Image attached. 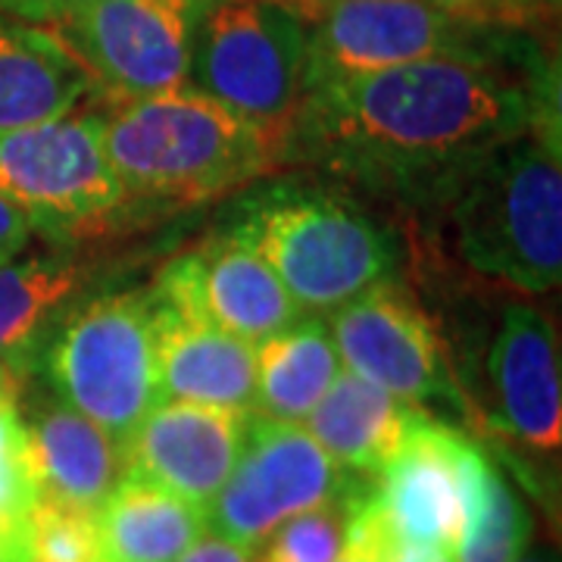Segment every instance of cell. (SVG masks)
Listing matches in <instances>:
<instances>
[{
    "label": "cell",
    "mask_w": 562,
    "mask_h": 562,
    "mask_svg": "<svg viewBox=\"0 0 562 562\" xmlns=\"http://www.w3.org/2000/svg\"><path fill=\"white\" fill-rule=\"evenodd\" d=\"M557 98V69L509 35L472 57H431L310 85L279 157L413 206L447 203L503 140L560 125Z\"/></svg>",
    "instance_id": "cell-1"
},
{
    "label": "cell",
    "mask_w": 562,
    "mask_h": 562,
    "mask_svg": "<svg viewBox=\"0 0 562 562\" xmlns=\"http://www.w3.org/2000/svg\"><path fill=\"white\" fill-rule=\"evenodd\" d=\"M98 120L122 198L135 201L203 203L257 181L279 160L262 128L191 85L110 101Z\"/></svg>",
    "instance_id": "cell-2"
},
{
    "label": "cell",
    "mask_w": 562,
    "mask_h": 562,
    "mask_svg": "<svg viewBox=\"0 0 562 562\" xmlns=\"http://www.w3.org/2000/svg\"><path fill=\"white\" fill-rule=\"evenodd\" d=\"M462 260L528 294L562 279L560 125H535L503 140L450 194Z\"/></svg>",
    "instance_id": "cell-3"
},
{
    "label": "cell",
    "mask_w": 562,
    "mask_h": 562,
    "mask_svg": "<svg viewBox=\"0 0 562 562\" xmlns=\"http://www.w3.org/2000/svg\"><path fill=\"white\" fill-rule=\"evenodd\" d=\"M232 232L310 313H335L397 269L394 235L350 198L313 184L288 181L250 194Z\"/></svg>",
    "instance_id": "cell-4"
},
{
    "label": "cell",
    "mask_w": 562,
    "mask_h": 562,
    "mask_svg": "<svg viewBox=\"0 0 562 562\" xmlns=\"http://www.w3.org/2000/svg\"><path fill=\"white\" fill-rule=\"evenodd\" d=\"M38 362L54 397L125 450L144 416L162 403L150 291H113L72 306Z\"/></svg>",
    "instance_id": "cell-5"
},
{
    "label": "cell",
    "mask_w": 562,
    "mask_h": 562,
    "mask_svg": "<svg viewBox=\"0 0 562 562\" xmlns=\"http://www.w3.org/2000/svg\"><path fill=\"white\" fill-rule=\"evenodd\" d=\"M188 85L279 140L306 88V22L288 0H210Z\"/></svg>",
    "instance_id": "cell-6"
},
{
    "label": "cell",
    "mask_w": 562,
    "mask_h": 562,
    "mask_svg": "<svg viewBox=\"0 0 562 562\" xmlns=\"http://www.w3.org/2000/svg\"><path fill=\"white\" fill-rule=\"evenodd\" d=\"M306 22V88L431 57H472L509 38L425 0H288ZM303 88V91H306Z\"/></svg>",
    "instance_id": "cell-7"
},
{
    "label": "cell",
    "mask_w": 562,
    "mask_h": 562,
    "mask_svg": "<svg viewBox=\"0 0 562 562\" xmlns=\"http://www.w3.org/2000/svg\"><path fill=\"white\" fill-rule=\"evenodd\" d=\"M0 198L10 201L41 235L76 232L122 206V188L101 120L60 116L0 132Z\"/></svg>",
    "instance_id": "cell-8"
},
{
    "label": "cell",
    "mask_w": 562,
    "mask_h": 562,
    "mask_svg": "<svg viewBox=\"0 0 562 562\" xmlns=\"http://www.w3.org/2000/svg\"><path fill=\"white\" fill-rule=\"evenodd\" d=\"M210 0H91L50 32L110 101L150 98L188 85L191 41Z\"/></svg>",
    "instance_id": "cell-9"
},
{
    "label": "cell",
    "mask_w": 562,
    "mask_h": 562,
    "mask_svg": "<svg viewBox=\"0 0 562 562\" xmlns=\"http://www.w3.org/2000/svg\"><path fill=\"white\" fill-rule=\"evenodd\" d=\"M350 475L306 428L254 416L241 460L206 503L203 522L220 538L260 550L279 525L335 501Z\"/></svg>",
    "instance_id": "cell-10"
},
{
    "label": "cell",
    "mask_w": 562,
    "mask_h": 562,
    "mask_svg": "<svg viewBox=\"0 0 562 562\" xmlns=\"http://www.w3.org/2000/svg\"><path fill=\"white\" fill-rule=\"evenodd\" d=\"M331 338L341 362L403 401H460L441 338L422 306L391 279L335 310Z\"/></svg>",
    "instance_id": "cell-11"
},
{
    "label": "cell",
    "mask_w": 562,
    "mask_h": 562,
    "mask_svg": "<svg viewBox=\"0 0 562 562\" xmlns=\"http://www.w3.org/2000/svg\"><path fill=\"white\" fill-rule=\"evenodd\" d=\"M150 297L213 322L254 347L301 319V306L272 266L232 228L169 262Z\"/></svg>",
    "instance_id": "cell-12"
},
{
    "label": "cell",
    "mask_w": 562,
    "mask_h": 562,
    "mask_svg": "<svg viewBox=\"0 0 562 562\" xmlns=\"http://www.w3.org/2000/svg\"><path fill=\"white\" fill-rule=\"evenodd\" d=\"M250 419L210 403H157L125 443V475L206 509L241 460Z\"/></svg>",
    "instance_id": "cell-13"
},
{
    "label": "cell",
    "mask_w": 562,
    "mask_h": 562,
    "mask_svg": "<svg viewBox=\"0 0 562 562\" xmlns=\"http://www.w3.org/2000/svg\"><path fill=\"white\" fill-rule=\"evenodd\" d=\"M487 375L503 435L535 453H557L562 443L560 341L538 306H506L491 344Z\"/></svg>",
    "instance_id": "cell-14"
},
{
    "label": "cell",
    "mask_w": 562,
    "mask_h": 562,
    "mask_svg": "<svg viewBox=\"0 0 562 562\" xmlns=\"http://www.w3.org/2000/svg\"><path fill=\"white\" fill-rule=\"evenodd\" d=\"M457 447V428L422 416L401 443V450L375 475V503L397 550H457L462 522Z\"/></svg>",
    "instance_id": "cell-15"
},
{
    "label": "cell",
    "mask_w": 562,
    "mask_h": 562,
    "mask_svg": "<svg viewBox=\"0 0 562 562\" xmlns=\"http://www.w3.org/2000/svg\"><path fill=\"white\" fill-rule=\"evenodd\" d=\"M154 303V350L162 401H188L254 413L257 347L213 322Z\"/></svg>",
    "instance_id": "cell-16"
},
{
    "label": "cell",
    "mask_w": 562,
    "mask_h": 562,
    "mask_svg": "<svg viewBox=\"0 0 562 562\" xmlns=\"http://www.w3.org/2000/svg\"><path fill=\"white\" fill-rule=\"evenodd\" d=\"M22 425L38 503L94 516L125 479V450L63 401L41 403Z\"/></svg>",
    "instance_id": "cell-17"
},
{
    "label": "cell",
    "mask_w": 562,
    "mask_h": 562,
    "mask_svg": "<svg viewBox=\"0 0 562 562\" xmlns=\"http://www.w3.org/2000/svg\"><path fill=\"white\" fill-rule=\"evenodd\" d=\"M94 81L50 29L0 10V132L69 116Z\"/></svg>",
    "instance_id": "cell-18"
},
{
    "label": "cell",
    "mask_w": 562,
    "mask_h": 562,
    "mask_svg": "<svg viewBox=\"0 0 562 562\" xmlns=\"http://www.w3.org/2000/svg\"><path fill=\"white\" fill-rule=\"evenodd\" d=\"M88 262L54 244L0 262V362L16 375L38 362L60 319L88 284Z\"/></svg>",
    "instance_id": "cell-19"
},
{
    "label": "cell",
    "mask_w": 562,
    "mask_h": 562,
    "mask_svg": "<svg viewBox=\"0 0 562 562\" xmlns=\"http://www.w3.org/2000/svg\"><path fill=\"white\" fill-rule=\"evenodd\" d=\"M422 416L425 413L416 403L366 382L350 369H341L303 422L313 441L344 472L375 479Z\"/></svg>",
    "instance_id": "cell-20"
},
{
    "label": "cell",
    "mask_w": 562,
    "mask_h": 562,
    "mask_svg": "<svg viewBox=\"0 0 562 562\" xmlns=\"http://www.w3.org/2000/svg\"><path fill=\"white\" fill-rule=\"evenodd\" d=\"M91 522L101 562H176L206 531L201 506L128 475Z\"/></svg>",
    "instance_id": "cell-21"
},
{
    "label": "cell",
    "mask_w": 562,
    "mask_h": 562,
    "mask_svg": "<svg viewBox=\"0 0 562 562\" xmlns=\"http://www.w3.org/2000/svg\"><path fill=\"white\" fill-rule=\"evenodd\" d=\"M341 353L322 319H297L257 344L254 416L301 425L341 372Z\"/></svg>",
    "instance_id": "cell-22"
},
{
    "label": "cell",
    "mask_w": 562,
    "mask_h": 562,
    "mask_svg": "<svg viewBox=\"0 0 562 562\" xmlns=\"http://www.w3.org/2000/svg\"><path fill=\"white\" fill-rule=\"evenodd\" d=\"M462 522L457 562H516L531 541V516L516 487L472 438L457 447Z\"/></svg>",
    "instance_id": "cell-23"
},
{
    "label": "cell",
    "mask_w": 562,
    "mask_h": 562,
    "mask_svg": "<svg viewBox=\"0 0 562 562\" xmlns=\"http://www.w3.org/2000/svg\"><path fill=\"white\" fill-rule=\"evenodd\" d=\"M38 484L29 460L20 406L0 409V550L7 562L29 560V522Z\"/></svg>",
    "instance_id": "cell-24"
},
{
    "label": "cell",
    "mask_w": 562,
    "mask_h": 562,
    "mask_svg": "<svg viewBox=\"0 0 562 562\" xmlns=\"http://www.w3.org/2000/svg\"><path fill=\"white\" fill-rule=\"evenodd\" d=\"M369 482L366 475H350L344 491L335 501L322 503L316 509H306L301 516L279 525L257 557L260 562H338L347 541V522L350 509L360 494L362 484Z\"/></svg>",
    "instance_id": "cell-25"
},
{
    "label": "cell",
    "mask_w": 562,
    "mask_h": 562,
    "mask_svg": "<svg viewBox=\"0 0 562 562\" xmlns=\"http://www.w3.org/2000/svg\"><path fill=\"white\" fill-rule=\"evenodd\" d=\"M29 560L101 562L91 516L54 503H38L29 522Z\"/></svg>",
    "instance_id": "cell-26"
},
{
    "label": "cell",
    "mask_w": 562,
    "mask_h": 562,
    "mask_svg": "<svg viewBox=\"0 0 562 562\" xmlns=\"http://www.w3.org/2000/svg\"><path fill=\"white\" fill-rule=\"evenodd\" d=\"M176 562H260V557L250 547L203 531L201 538L191 543Z\"/></svg>",
    "instance_id": "cell-27"
},
{
    "label": "cell",
    "mask_w": 562,
    "mask_h": 562,
    "mask_svg": "<svg viewBox=\"0 0 562 562\" xmlns=\"http://www.w3.org/2000/svg\"><path fill=\"white\" fill-rule=\"evenodd\" d=\"M32 235H35V228L25 220V213H20L13 203L0 198V262L13 260L16 254H22L32 241Z\"/></svg>",
    "instance_id": "cell-28"
},
{
    "label": "cell",
    "mask_w": 562,
    "mask_h": 562,
    "mask_svg": "<svg viewBox=\"0 0 562 562\" xmlns=\"http://www.w3.org/2000/svg\"><path fill=\"white\" fill-rule=\"evenodd\" d=\"M81 3H91V0H0V10L13 13L25 22H35L50 29L54 22L66 16L69 10H76Z\"/></svg>",
    "instance_id": "cell-29"
},
{
    "label": "cell",
    "mask_w": 562,
    "mask_h": 562,
    "mask_svg": "<svg viewBox=\"0 0 562 562\" xmlns=\"http://www.w3.org/2000/svg\"><path fill=\"white\" fill-rule=\"evenodd\" d=\"M394 562H457V557L441 547H401Z\"/></svg>",
    "instance_id": "cell-30"
},
{
    "label": "cell",
    "mask_w": 562,
    "mask_h": 562,
    "mask_svg": "<svg viewBox=\"0 0 562 562\" xmlns=\"http://www.w3.org/2000/svg\"><path fill=\"white\" fill-rule=\"evenodd\" d=\"M431 7H441L447 13H460V16H475V20H487L491 0H425Z\"/></svg>",
    "instance_id": "cell-31"
},
{
    "label": "cell",
    "mask_w": 562,
    "mask_h": 562,
    "mask_svg": "<svg viewBox=\"0 0 562 562\" xmlns=\"http://www.w3.org/2000/svg\"><path fill=\"white\" fill-rule=\"evenodd\" d=\"M20 406V375L0 362V409Z\"/></svg>",
    "instance_id": "cell-32"
},
{
    "label": "cell",
    "mask_w": 562,
    "mask_h": 562,
    "mask_svg": "<svg viewBox=\"0 0 562 562\" xmlns=\"http://www.w3.org/2000/svg\"><path fill=\"white\" fill-rule=\"evenodd\" d=\"M557 0H491V7H506V10H531V7H550Z\"/></svg>",
    "instance_id": "cell-33"
},
{
    "label": "cell",
    "mask_w": 562,
    "mask_h": 562,
    "mask_svg": "<svg viewBox=\"0 0 562 562\" xmlns=\"http://www.w3.org/2000/svg\"><path fill=\"white\" fill-rule=\"evenodd\" d=\"M338 562H384V560H375V557H353V553H344Z\"/></svg>",
    "instance_id": "cell-34"
},
{
    "label": "cell",
    "mask_w": 562,
    "mask_h": 562,
    "mask_svg": "<svg viewBox=\"0 0 562 562\" xmlns=\"http://www.w3.org/2000/svg\"><path fill=\"white\" fill-rule=\"evenodd\" d=\"M516 562H553V560H547V557H541V553H538V557H519Z\"/></svg>",
    "instance_id": "cell-35"
},
{
    "label": "cell",
    "mask_w": 562,
    "mask_h": 562,
    "mask_svg": "<svg viewBox=\"0 0 562 562\" xmlns=\"http://www.w3.org/2000/svg\"><path fill=\"white\" fill-rule=\"evenodd\" d=\"M0 562H7V557H3V550H0Z\"/></svg>",
    "instance_id": "cell-36"
},
{
    "label": "cell",
    "mask_w": 562,
    "mask_h": 562,
    "mask_svg": "<svg viewBox=\"0 0 562 562\" xmlns=\"http://www.w3.org/2000/svg\"><path fill=\"white\" fill-rule=\"evenodd\" d=\"M20 562H35V560H20Z\"/></svg>",
    "instance_id": "cell-37"
}]
</instances>
